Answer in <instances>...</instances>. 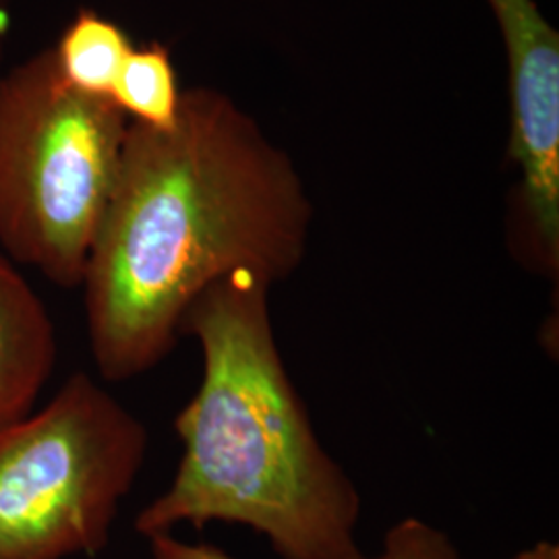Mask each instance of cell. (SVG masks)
<instances>
[{
    "mask_svg": "<svg viewBox=\"0 0 559 559\" xmlns=\"http://www.w3.org/2000/svg\"><path fill=\"white\" fill-rule=\"evenodd\" d=\"M510 67V156L519 168V253L559 276V36L535 0H487Z\"/></svg>",
    "mask_w": 559,
    "mask_h": 559,
    "instance_id": "5",
    "label": "cell"
},
{
    "mask_svg": "<svg viewBox=\"0 0 559 559\" xmlns=\"http://www.w3.org/2000/svg\"><path fill=\"white\" fill-rule=\"evenodd\" d=\"M50 50L60 80L71 90L110 100L133 44L115 21L81 9Z\"/></svg>",
    "mask_w": 559,
    "mask_h": 559,
    "instance_id": "7",
    "label": "cell"
},
{
    "mask_svg": "<svg viewBox=\"0 0 559 559\" xmlns=\"http://www.w3.org/2000/svg\"><path fill=\"white\" fill-rule=\"evenodd\" d=\"M57 357L52 316L20 267L0 253V427L36 408Z\"/></svg>",
    "mask_w": 559,
    "mask_h": 559,
    "instance_id": "6",
    "label": "cell"
},
{
    "mask_svg": "<svg viewBox=\"0 0 559 559\" xmlns=\"http://www.w3.org/2000/svg\"><path fill=\"white\" fill-rule=\"evenodd\" d=\"M131 120L60 80L46 48L0 78V247L80 288Z\"/></svg>",
    "mask_w": 559,
    "mask_h": 559,
    "instance_id": "3",
    "label": "cell"
},
{
    "mask_svg": "<svg viewBox=\"0 0 559 559\" xmlns=\"http://www.w3.org/2000/svg\"><path fill=\"white\" fill-rule=\"evenodd\" d=\"M9 29H11V0H0V60L4 57Z\"/></svg>",
    "mask_w": 559,
    "mask_h": 559,
    "instance_id": "11",
    "label": "cell"
},
{
    "mask_svg": "<svg viewBox=\"0 0 559 559\" xmlns=\"http://www.w3.org/2000/svg\"><path fill=\"white\" fill-rule=\"evenodd\" d=\"M152 559H237L222 547L210 543H187L173 533L154 535L147 539ZM369 559H460L452 539L425 520L411 519L396 522L383 537L381 551Z\"/></svg>",
    "mask_w": 559,
    "mask_h": 559,
    "instance_id": "9",
    "label": "cell"
},
{
    "mask_svg": "<svg viewBox=\"0 0 559 559\" xmlns=\"http://www.w3.org/2000/svg\"><path fill=\"white\" fill-rule=\"evenodd\" d=\"M311 221L288 154L221 92H182L168 129L131 122L80 286L102 380L158 367L212 284L235 274L270 286L290 278Z\"/></svg>",
    "mask_w": 559,
    "mask_h": 559,
    "instance_id": "1",
    "label": "cell"
},
{
    "mask_svg": "<svg viewBox=\"0 0 559 559\" xmlns=\"http://www.w3.org/2000/svg\"><path fill=\"white\" fill-rule=\"evenodd\" d=\"M179 81L170 50L158 41L129 52L120 69L110 100L131 122L168 129L177 122L180 108Z\"/></svg>",
    "mask_w": 559,
    "mask_h": 559,
    "instance_id": "8",
    "label": "cell"
},
{
    "mask_svg": "<svg viewBox=\"0 0 559 559\" xmlns=\"http://www.w3.org/2000/svg\"><path fill=\"white\" fill-rule=\"evenodd\" d=\"M272 286L251 274L212 284L180 336L200 344L195 396L177 419V473L135 519L150 539L180 524H242L282 559H369L355 480L323 448L280 355Z\"/></svg>",
    "mask_w": 559,
    "mask_h": 559,
    "instance_id": "2",
    "label": "cell"
},
{
    "mask_svg": "<svg viewBox=\"0 0 559 559\" xmlns=\"http://www.w3.org/2000/svg\"><path fill=\"white\" fill-rule=\"evenodd\" d=\"M147 445L140 417L83 371L0 427V559L102 554Z\"/></svg>",
    "mask_w": 559,
    "mask_h": 559,
    "instance_id": "4",
    "label": "cell"
},
{
    "mask_svg": "<svg viewBox=\"0 0 559 559\" xmlns=\"http://www.w3.org/2000/svg\"><path fill=\"white\" fill-rule=\"evenodd\" d=\"M512 559H559V545L554 540H539Z\"/></svg>",
    "mask_w": 559,
    "mask_h": 559,
    "instance_id": "10",
    "label": "cell"
}]
</instances>
